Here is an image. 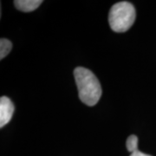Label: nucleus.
Instances as JSON below:
<instances>
[{
  "label": "nucleus",
  "mask_w": 156,
  "mask_h": 156,
  "mask_svg": "<svg viewBox=\"0 0 156 156\" xmlns=\"http://www.w3.org/2000/svg\"><path fill=\"white\" fill-rule=\"evenodd\" d=\"M74 76L80 100L88 106H95L101 96L99 80L92 71L83 67L76 68L74 70Z\"/></svg>",
  "instance_id": "nucleus-1"
},
{
  "label": "nucleus",
  "mask_w": 156,
  "mask_h": 156,
  "mask_svg": "<svg viewBox=\"0 0 156 156\" xmlns=\"http://www.w3.org/2000/svg\"><path fill=\"white\" fill-rule=\"evenodd\" d=\"M136 12L134 5L129 2H119L112 6L108 14L110 28L115 32H125L134 24Z\"/></svg>",
  "instance_id": "nucleus-2"
},
{
  "label": "nucleus",
  "mask_w": 156,
  "mask_h": 156,
  "mask_svg": "<svg viewBox=\"0 0 156 156\" xmlns=\"http://www.w3.org/2000/svg\"><path fill=\"white\" fill-rule=\"evenodd\" d=\"M14 109V105L10 98L7 96L0 98V128H3L11 121Z\"/></svg>",
  "instance_id": "nucleus-3"
},
{
  "label": "nucleus",
  "mask_w": 156,
  "mask_h": 156,
  "mask_svg": "<svg viewBox=\"0 0 156 156\" xmlns=\"http://www.w3.org/2000/svg\"><path fill=\"white\" fill-rule=\"evenodd\" d=\"M43 3L42 0H16L14 4L16 8L23 12H30L38 8Z\"/></svg>",
  "instance_id": "nucleus-4"
},
{
  "label": "nucleus",
  "mask_w": 156,
  "mask_h": 156,
  "mask_svg": "<svg viewBox=\"0 0 156 156\" xmlns=\"http://www.w3.org/2000/svg\"><path fill=\"white\" fill-rule=\"evenodd\" d=\"M12 44L11 41L6 38H1L0 40V59H4L11 50Z\"/></svg>",
  "instance_id": "nucleus-5"
},
{
  "label": "nucleus",
  "mask_w": 156,
  "mask_h": 156,
  "mask_svg": "<svg viewBox=\"0 0 156 156\" xmlns=\"http://www.w3.org/2000/svg\"><path fill=\"white\" fill-rule=\"evenodd\" d=\"M126 146H127L128 151L130 152L131 154L138 151V138H137V136L134 134L130 135L127 139Z\"/></svg>",
  "instance_id": "nucleus-6"
},
{
  "label": "nucleus",
  "mask_w": 156,
  "mask_h": 156,
  "mask_svg": "<svg viewBox=\"0 0 156 156\" xmlns=\"http://www.w3.org/2000/svg\"><path fill=\"white\" fill-rule=\"evenodd\" d=\"M130 156H152L149 155V154H146L144 153H142V152H140L139 150L136 151V152H134L133 154H131V155Z\"/></svg>",
  "instance_id": "nucleus-7"
}]
</instances>
